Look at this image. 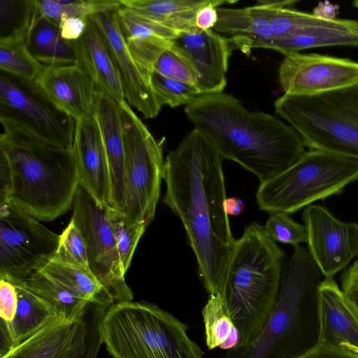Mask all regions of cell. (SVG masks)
Returning <instances> with one entry per match:
<instances>
[{"instance_id":"43","label":"cell","mask_w":358,"mask_h":358,"mask_svg":"<svg viewBox=\"0 0 358 358\" xmlns=\"http://www.w3.org/2000/svg\"><path fill=\"white\" fill-rule=\"evenodd\" d=\"M340 281L342 291L358 310V257L343 271Z\"/></svg>"},{"instance_id":"25","label":"cell","mask_w":358,"mask_h":358,"mask_svg":"<svg viewBox=\"0 0 358 358\" xmlns=\"http://www.w3.org/2000/svg\"><path fill=\"white\" fill-rule=\"evenodd\" d=\"M358 45V21L322 19L294 36L272 43L267 49L284 55L317 47Z\"/></svg>"},{"instance_id":"11","label":"cell","mask_w":358,"mask_h":358,"mask_svg":"<svg viewBox=\"0 0 358 358\" xmlns=\"http://www.w3.org/2000/svg\"><path fill=\"white\" fill-rule=\"evenodd\" d=\"M59 235L7 202L0 207V279L27 278L55 255Z\"/></svg>"},{"instance_id":"45","label":"cell","mask_w":358,"mask_h":358,"mask_svg":"<svg viewBox=\"0 0 358 358\" xmlns=\"http://www.w3.org/2000/svg\"><path fill=\"white\" fill-rule=\"evenodd\" d=\"M11 187L9 165L5 155L0 152V205L8 202Z\"/></svg>"},{"instance_id":"18","label":"cell","mask_w":358,"mask_h":358,"mask_svg":"<svg viewBox=\"0 0 358 358\" xmlns=\"http://www.w3.org/2000/svg\"><path fill=\"white\" fill-rule=\"evenodd\" d=\"M36 83L75 120L95 117L99 88L78 63L45 66Z\"/></svg>"},{"instance_id":"28","label":"cell","mask_w":358,"mask_h":358,"mask_svg":"<svg viewBox=\"0 0 358 358\" xmlns=\"http://www.w3.org/2000/svg\"><path fill=\"white\" fill-rule=\"evenodd\" d=\"M73 323L56 318L0 358H65Z\"/></svg>"},{"instance_id":"46","label":"cell","mask_w":358,"mask_h":358,"mask_svg":"<svg viewBox=\"0 0 358 358\" xmlns=\"http://www.w3.org/2000/svg\"><path fill=\"white\" fill-rule=\"evenodd\" d=\"M224 209L228 215L236 216L243 213L244 204L238 197H229L225 200Z\"/></svg>"},{"instance_id":"22","label":"cell","mask_w":358,"mask_h":358,"mask_svg":"<svg viewBox=\"0 0 358 358\" xmlns=\"http://www.w3.org/2000/svg\"><path fill=\"white\" fill-rule=\"evenodd\" d=\"M87 22L83 36L73 41L77 63L87 71L100 90L120 104L126 100L121 76L101 36L87 19Z\"/></svg>"},{"instance_id":"15","label":"cell","mask_w":358,"mask_h":358,"mask_svg":"<svg viewBox=\"0 0 358 358\" xmlns=\"http://www.w3.org/2000/svg\"><path fill=\"white\" fill-rule=\"evenodd\" d=\"M103 39L121 76L125 99L147 119L155 117L162 109L145 75L131 55L117 17V11L104 12L87 18Z\"/></svg>"},{"instance_id":"19","label":"cell","mask_w":358,"mask_h":358,"mask_svg":"<svg viewBox=\"0 0 358 358\" xmlns=\"http://www.w3.org/2000/svg\"><path fill=\"white\" fill-rule=\"evenodd\" d=\"M73 150L79 183L103 208L110 206V177L106 154L95 117L76 120Z\"/></svg>"},{"instance_id":"10","label":"cell","mask_w":358,"mask_h":358,"mask_svg":"<svg viewBox=\"0 0 358 358\" xmlns=\"http://www.w3.org/2000/svg\"><path fill=\"white\" fill-rule=\"evenodd\" d=\"M124 145L122 212L149 224L160 196L165 159L163 148L125 100L120 103Z\"/></svg>"},{"instance_id":"5","label":"cell","mask_w":358,"mask_h":358,"mask_svg":"<svg viewBox=\"0 0 358 358\" xmlns=\"http://www.w3.org/2000/svg\"><path fill=\"white\" fill-rule=\"evenodd\" d=\"M322 277L308 249L295 247L283 264L274 305L259 336L223 358H292L306 350L309 313Z\"/></svg>"},{"instance_id":"41","label":"cell","mask_w":358,"mask_h":358,"mask_svg":"<svg viewBox=\"0 0 358 358\" xmlns=\"http://www.w3.org/2000/svg\"><path fill=\"white\" fill-rule=\"evenodd\" d=\"M292 358H358V352L315 342Z\"/></svg>"},{"instance_id":"40","label":"cell","mask_w":358,"mask_h":358,"mask_svg":"<svg viewBox=\"0 0 358 358\" xmlns=\"http://www.w3.org/2000/svg\"><path fill=\"white\" fill-rule=\"evenodd\" d=\"M18 297L15 285L8 280H0V328H7L13 322L17 307Z\"/></svg>"},{"instance_id":"29","label":"cell","mask_w":358,"mask_h":358,"mask_svg":"<svg viewBox=\"0 0 358 358\" xmlns=\"http://www.w3.org/2000/svg\"><path fill=\"white\" fill-rule=\"evenodd\" d=\"M14 281L20 282L49 303L61 317L69 321L75 322L90 303L41 270L34 272L27 278Z\"/></svg>"},{"instance_id":"34","label":"cell","mask_w":358,"mask_h":358,"mask_svg":"<svg viewBox=\"0 0 358 358\" xmlns=\"http://www.w3.org/2000/svg\"><path fill=\"white\" fill-rule=\"evenodd\" d=\"M105 214L114 236L122 268L126 273L138 241L148 224L133 220L123 212L109 206L105 208Z\"/></svg>"},{"instance_id":"26","label":"cell","mask_w":358,"mask_h":358,"mask_svg":"<svg viewBox=\"0 0 358 358\" xmlns=\"http://www.w3.org/2000/svg\"><path fill=\"white\" fill-rule=\"evenodd\" d=\"M210 0H120L122 6L177 34L197 30V11Z\"/></svg>"},{"instance_id":"1","label":"cell","mask_w":358,"mask_h":358,"mask_svg":"<svg viewBox=\"0 0 358 358\" xmlns=\"http://www.w3.org/2000/svg\"><path fill=\"white\" fill-rule=\"evenodd\" d=\"M224 160L214 145L193 129L167 155L163 175V201L183 224L199 277L209 294L223 300L236 241L224 209Z\"/></svg>"},{"instance_id":"35","label":"cell","mask_w":358,"mask_h":358,"mask_svg":"<svg viewBox=\"0 0 358 358\" xmlns=\"http://www.w3.org/2000/svg\"><path fill=\"white\" fill-rule=\"evenodd\" d=\"M38 11L37 0H0V38L24 37Z\"/></svg>"},{"instance_id":"31","label":"cell","mask_w":358,"mask_h":358,"mask_svg":"<svg viewBox=\"0 0 358 358\" xmlns=\"http://www.w3.org/2000/svg\"><path fill=\"white\" fill-rule=\"evenodd\" d=\"M106 309L89 303L73 323L65 358H97L103 344L100 325Z\"/></svg>"},{"instance_id":"32","label":"cell","mask_w":358,"mask_h":358,"mask_svg":"<svg viewBox=\"0 0 358 358\" xmlns=\"http://www.w3.org/2000/svg\"><path fill=\"white\" fill-rule=\"evenodd\" d=\"M44 68L29 52L24 37L0 38L1 71L36 83Z\"/></svg>"},{"instance_id":"39","label":"cell","mask_w":358,"mask_h":358,"mask_svg":"<svg viewBox=\"0 0 358 358\" xmlns=\"http://www.w3.org/2000/svg\"><path fill=\"white\" fill-rule=\"evenodd\" d=\"M55 256L91 272L85 240L71 219L59 235V246Z\"/></svg>"},{"instance_id":"27","label":"cell","mask_w":358,"mask_h":358,"mask_svg":"<svg viewBox=\"0 0 358 358\" xmlns=\"http://www.w3.org/2000/svg\"><path fill=\"white\" fill-rule=\"evenodd\" d=\"M41 271L90 303L106 310L115 303L110 292L92 272L55 256Z\"/></svg>"},{"instance_id":"30","label":"cell","mask_w":358,"mask_h":358,"mask_svg":"<svg viewBox=\"0 0 358 358\" xmlns=\"http://www.w3.org/2000/svg\"><path fill=\"white\" fill-rule=\"evenodd\" d=\"M206 344L208 350H233L240 345V333L224 300L209 294L202 309Z\"/></svg>"},{"instance_id":"47","label":"cell","mask_w":358,"mask_h":358,"mask_svg":"<svg viewBox=\"0 0 358 358\" xmlns=\"http://www.w3.org/2000/svg\"><path fill=\"white\" fill-rule=\"evenodd\" d=\"M353 5H354V6H355L356 8H357V9H358V0L355 1L353 2Z\"/></svg>"},{"instance_id":"16","label":"cell","mask_w":358,"mask_h":358,"mask_svg":"<svg viewBox=\"0 0 358 358\" xmlns=\"http://www.w3.org/2000/svg\"><path fill=\"white\" fill-rule=\"evenodd\" d=\"M189 60L199 78L196 87L201 94L223 92L231 52V39L213 29L179 34L172 41Z\"/></svg>"},{"instance_id":"42","label":"cell","mask_w":358,"mask_h":358,"mask_svg":"<svg viewBox=\"0 0 358 358\" xmlns=\"http://www.w3.org/2000/svg\"><path fill=\"white\" fill-rule=\"evenodd\" d=\"M236 0H210L201 8L195 16V25L197 29L208 31L213 29L218 21L217 8L225 4L236 3Z\"/></svg>"},{"instance_id":"36","label":"cell","mask_w":358,"mask_h":358,"mask_svg":"<svg viewBox=\"0 0 358 358\" xmlns=\"http://www.w3.org/2000/svg\"><path fill=\"white\" fill-rule=\"evenodd\" d=\"M155 72L178 82L196 86L198 74L187 57L173 43L157 59Z\"/></svg>"},{"instance_id":"6","label":"cell","mask_w":358,"mask_h":358,"mask_svg":"<svg viewBox=\"0 0 358 358\" xmlns=\"http://www.w3.org/2000/svg\"><path fill=\"white\" fill-rule=\"evenodd\" d=\"M100 332L113 358H203L186 324L153 303H113L106 310Z\"/></svg>"},{"instance_id":"3","label":"cell","mask_w":358,"mask_h":358,"mask_svg":"<svg viewBox=\"0 0 358 358\" xmlns=\"http://www.w3.org/2000/svg\"><path fill=\"white\" fill-rule=\"evenodd\" d=\"M0 152L11 176L8 202L38 221H52L72 207L80 185L72 149H61L24 134L4 131Z\"/></svg>"},{"instance_id":"12","label":"cell","mask_w":358,"mask_h":358,"mask_svg":"<svg viewBox=\"0 0 358 358\" xmlns=\"http://www.w3.org/2000/svg\"><path fill=\"white\" fill-rule=\"evenodd\" d=\"M72 208L71 220L85 240L91 272L115 303L132 301L133 292L125 282V273L105 208L80 185Z\"/></svg>"},{"instance_id":"17","label":"cell","mask_w":358,"mask_h":358,"mask_svg":"<svg viewBox=\"0 0 358 358\" xmlns=\"http://www.w3.org/2000/svg\"><path fill=\"white\" fill-rule=\"evenodd\" d=\"M315 312L316 342L358 352V310L334 278L320 283Z\"/></svg>"},{"instance_id":"14","label":"cell","mask_w":358,"mask_h":358,"mask_svg":"<svg viewBox=\"0 0 358 358\" xmlns=\"http://www.w3.org/2000/svg\"><path fill=\"white\" fill-rule=\"evenodd\" d=\"M278 80L285 94L313 95L358 83V62L315 53L285 55Z\"/></svg>"},{"instance_id":"24","label":"cell","mask_w":358,"mask_h":358,"mask_svg":"<svg viewBox=\"0 0 358 358\" xmlns=\"http://www.w3.org/2000/svg\"><path fill=\"white\" fill-rule=\"evenodd\" d=\"M32 57L44 66H60L77 63L73 41L64 40L59 24L38 11L24 36Z\"/></svg>"},{"instance_id":"44","label":"cell","mask_w":358,"mask_h":358,"mask_svg":"<svg viewBox=\"0 0 358 358\" xmlns=\"http://www.w3.org/2000/svg\"><path fill=\"white\" fill-rule=\"evenodd\" d=\"M87 26V18H68L59 24L60 34L64 40L76 41L83 36Z\"/></svg>"},{"instance_id":"9","label":"cell","mask_w":358,"mask_h":358,"mask_svg":"<svg viewBox=\"0 0 358 358\" xmlns=\"http://www.w3.org/2000/svg\"><path fill=\"white\" fill-rule=\"evenodd\" d=\"M0 122L15 132L61 149H72L76 120L34 82L0 73Z\"/></svg>"},{"instance_id":"2","label":"cell","mask_w":358,"mask_h":358,"mask_svg":"<svg viewBox=\"0 0 358 358\" xmlns=\"http://www.w3.org/2000/svg\"><path fill=\"white\" fill-rule=\"evenodd\" d=\"M194 129L225 159L238 163L264 182L293 165L306 152L299 134L279 117L249 111L231 94H201L185 106Z\"/></svg>"},{"instance_id":"8","label":"cell","mask_w":358,"mask_h":358,"mask_svg":"<svg viewBox=\"0 0 358 358\" xmlns=\"http://www.w3.org/2000/svg\"><path fill=\"white\" fill-rule=\"evenodd\" d=\"M357 180V159L310 150L285 171L260 183L256 201L261 210L269 214H291L343 193L348 185Z\"/></svg>"},{"instance_id":"4","label":"cell","mask_w":358,"mask_h":358,"mask_svg":"<svg viewBox=\"0 0 358 358\" xmlns=\"http://www.w3.org/2000/svg\"><path fill=\"white\" fill-rule=\"evenodd\" d=\"M285 260V252L257 222L248 225L236 241L224 301L239 331V346L261 332L274 305Z\"/></svg>"},{"instance_id":"13","label":"cell","mask_w":358,"mask_h":358,"mask_svg":"<svg viewBox=\"0 0 358 358\" xmlns=\"http://www.w3.org/2000/svg\"><path fill=\"white\" fill-rule=\"evenodd\" d=\"M308 251L324 278H334L358 257V223L338 220L325 207H305Z\"/></svg>"},{"instance_id":"20","label":"cell","mask_w":358,"mask_h":358,"mask_svg":"<svg viewBox=\"0 0 358 358\" xmlns=\"http://www.w3.org/2000/svg\"><path fill=\"white\" fill-rule=\"evenodd\" d=\"M95 117L108 165L110 206L122 212L124 203V145L120 104L100 90Z\"/></svg>"},{"instance_id":"23","label":"cell","mask_w":358,"mask_h":358,"mask_svg":"<svg viewBox=\"0 0 358 358\" xmlns=\"http://www.w3.org/2000/svg\"><path fill=\"white\" fill-rule=\"evenodd\" d=\"M17 292L15 317L7 328H0V357L34 334L46 324L61 317L43 299L19 281H12Z\"/></svg>"},{"instance_id":"7","label":"cell","mask_w":358,"mask_h":358,"mask_svg":"<svg viewBox=\"0 0 358 358\" xmlns=\"http://www.w3.org/2000/svg\"><path fill=\"white\" fill-rule=\"evenodd\" d=\"M274 108L310 150L358 159V83L313 95L285 93Z\"/></svg>"},{"instance_id":"38","label":"cell","mask_w":358,"mask_h":358,"mask_svg":"<svg viewBox=\"0 0 358 358\" xmlns=\"http://www.w3.org/2000/svg\"><path fill=\"white\" fill-rule=\"evenodd\" d=\"M289 215L283 212L271 213L264 227L275 242L295 248L301 243L308 242V230L305 225L294 222Z\"/></svg>"},{"instance_id":"21","label":"cell","mask_w":358,"mask_h":358,"mask_svg":"<svg viewBox=\"0 0 358 358\" xmlns=\"http://www.w3.org/2000/svg\"><path fill=\"white\" fill-rule=\"evenodd\" d=\"M117 18L131 55L151 80L157 59L178 34L128 8L121 9Z\"/></svg>"},{"instance_id":"33","label":"cell","mask_w":358,"mask_h":358,"mask_svg":"<svg viewBox=\"0 0 358 358\" xmlns=\"http://www.w3.org/2000/svg\"><path fill=\"white\" fill-rule=\"evenodd\" d=\"M37 4L42 15L59 24L68 18L86 19L122 7L120 1L115 0H37Z\"/></svg>"},{"instance_id":"37","label":"cell","mask_w":358,"mask_h":358,"mask_svg":"<svg viewBox=\"0 0 358 358\" xmlns=\"http://www.w3.org/2000/svg\"><path fill=\"white\" fill-rule=\"evenodd\" d=\"M150 81L154 94L162 106H187L201 95L196 86L165 78L155 71Z\"/></svg>"}]
</instances>
